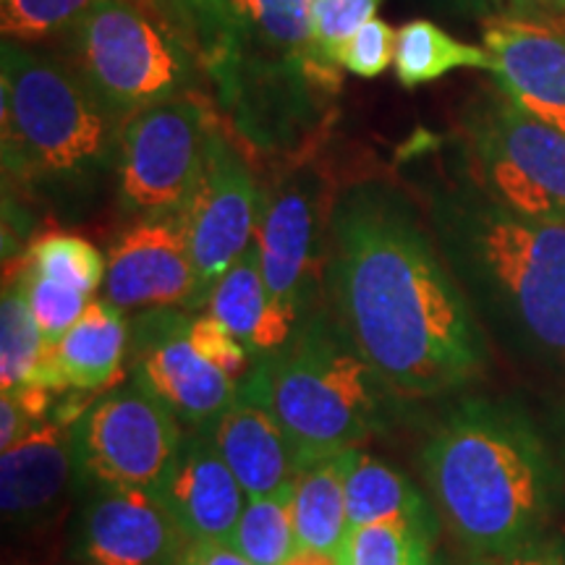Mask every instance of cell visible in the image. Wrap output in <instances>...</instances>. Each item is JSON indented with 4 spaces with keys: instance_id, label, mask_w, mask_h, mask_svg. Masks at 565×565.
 I'll list each match as a JSON object with an SVG mask.
<instances>
[{
    "instance_id": "cell-27",
    "label": "cell",
    "mask_w": 565,
    "mask_h": 565,
    "mask_svg": "<svg viewBox=\"0 0 565 565\" xmlns=\"http://www.w3.org/2000/svg\"><path fill=\"white\" fill-rule=\"evenodd\" d=\"M433 536L408 521L351 526L333 557L335 565H435Z\"/></svg>"
},
{
    "instance_id": "cell-6",
    "label": "cell",
    "mask_w": 565,
    "mask_h": 565,
    "mask_svg": "<svg viewBox=\"0 0 565 565\" xmlns=\"http://www.w3.org/2000/svg\"><path fill=\"white\" fill-rule=\"evenodd\" d=\"M3 162L24 179H84L108 162L121 124L66 63L6 42L0 51Z\"/></svg>"
},
{
    "instance_id": "cell-3",
    "label": "cell",
    "mask_w": 565,
    "mask_h": 565,
    "mask_svg": "<svg viewBox=\"0 0 565 565\" xmlns=\"http://www.w3.org/2000/svg\"><path fill=\"white\" fill-rule=\"evenodd\" d=\"M427 212L456 280L534 351L565 362V217L521 215L469 186H435Z\"/></svg>"
},
{
    "instance_id": "cell-20",
    "label": "cell",
    "mask_w": 565,
    "mask_h": 565,
    "mask_svg": "<svg viewBox=\"0 0 565 565\" xmlns=\"http://www.w3.org/2000/svg\"><path fill=\"white\" fill-rule=\"evenodd\" d=\"M204 307L210 317H215L252 351V356L282 349L291 341L296 324L301 322L275 303L254 242L212 286Z\"/></svg>"
},
{
    "instance_id": "cell-11",
    "label": "cell",
    "mask_w": 565,
    "mask_h": 565,
    "mask_svg": "<svg viewBox=\"0 0 565 565\" xmlns=\"http://www.w3.org/2000/svg\"><path fill=\"white\" fill-rule=\"evenodd\" d=\"M263 215V194L244 154L215 129L204 171L192 196L179 210L192 252L200 299L207 301L217 280L249 249Z\"/></svg>"
},
{
    "instance_id": "cell-38",
    "label": "cell",
    "mask_w": 565,
    "mask_h": 565,
    "mask_svg": "<svg viewBox=\"0 0 565 565\" xmlns=\"http://www.w3.org/2000/svg\"><path fill=\"white\" fill-rule=\"evenodd\" d=\"M286 565H335V557L328 553H315V550H299Z\"/></svg>"
},
{
    "instance_id": "cell-19",
    "label": "cell",
    "mask_w": 565,
    "mask_h": 565,
    "mask_svg": "<svg viewBox=\"0 0 565 565\" xmlns=\"http://www.w3.org/2000/svg\"><path fill=\"white\" fill-rule=\"evenodd\" d=\"M158 498L194 542H231L249 494L202 429H186Z\"/></svg>"
},
{
    "instance_id": "cell-9",
    "label": "cell",
    "mask_w": 565,
    "mask_h": 565,
    "mask_svg": "<svg viewBox=\"0 0 565 565\" xmlns=\"http://www.w3.org/2000/svg\"><path fill=\"white\" fill-rule=\"evenodd\" d=\"M217 126L192 92L150 105L121 126L118 194L141 217L171 215L192 196Z\"/></svg>"
},
{
    "instance_id": "cell-14",
    "label": "cell",
    "mask_w": 565,
    "mask_h": 565,
    "mask_svg": "<svg viewBox=\"0 0 565 565\" xmlns=\"http://www.w3.org/2000/svg\"><path fill=\"white\" fill-rule=\"evenodd\" d=\"M189 536L152 490H92L76 526L87 565H179Z\"/></svg>"
},
{
    "instance_id": "cell-32",
    "label": "cell",
    "mask_w": 565,
    "mask_h": 565,
    "mask_svg": "<svg viewBox=\"0 0 565 565\" xmlns=\"http://www.w3.org/2000/svg\"><path fill=\"white\" fill-rule=\"evenodd\" d=\"M395 61V32L387 21L374 17L343 47L341 66L362 79H377Z\"/></svg>"
},
{
    "instance_id": "cell-23",
    "label": "cell",
    "mask_w": 565,
    "mask_h": 565,
    "mask_svg": "<svg viewBox=\"0 0 565 565\" xmlns=\"http://www.w3.org/2000/svg\"><path fill=\"white\" fill-rule=\"evenodd\" d=\"M377 521H408L435 532L433 511L404 471L359 450L349 477V529Z\"/></svg>"
},
{
    "instance_id": "cell-29",
    "label": "cell",
    "mask_w": 565,
    "mask_h": 565,
    "mask_svg": "<svg viewBox=\"0 0 565 565\" xmlns=\"http://www.w3.org/2000/svg\"><path fill=\"white\" fill-rule=\"evenodd\" d=\"M97 0H0V32L6 42H38L71 32Z\"/></svg>"
},
{
    "instance_id": "cell-15",
    "label": "cell",
    "mask_w": 565,
    "mask_h": 565,
    "mask_svg": "<svg viewBox=\"0 0 565 565\" xmlns=\"http://www.w3.org/2000/svg\"><path fill=\"white\" fill-rule=\"evenodd\" d=\"M254 244L275 303L301 320L320 252V196L309 175H294L265 196Z\"/></svg>"
},
{
    "instance_id": "cell-37",
    "label": "cell",
    "mask_w": 565,
    "mask_h": 565,
    "mask_svg": "<svg viewBox=\"0 0 565 565\" xmlns=\"http://www.w3.org/2000/svg\"><path fill=\"white\" fill-rule=\"evenodd\" d=\"M503 565H565V545L547 536H536L534 542L505 555Z\"/></svg>"
},
{
    "instance_id": "cell-40",
    "label": "cell",
    "mask_w": 565,
    "mask_h": 565,
    "mask_svg": "<svg viewBox=\"0 0 565 565\" xmlns=\"http://www.w3.org/2000/svg\"><path fill=\"white\" fill-rule=\"evenodd\" d=\"M471 565H498V563H490V561H477V563H471Z\"/></svg>"
},
{
    "instance_id": "cell-16",
    "label": "cell",
    "mask_w": 565,
    "mask_h": 565,
    "mask_svg": "<svg viewBox=\"0 0 565 565\" xmlns=\"http://www.w3.org/2000/svg\"><path fill=\"white\" fill-rule=\"evenodd\" d=\"M498 87L513 105L565 134V32L524 19L484 26Z\"/></svg>"
},
{
    "instance_id": "cell-7",
    "label": "cell",
    "mask_w": 565,
    "mask_h": 565,
    "mask_svg": "<svg viewBox=\"0 0 565 565\" xmlns=\"http://www.w3.org/2000/svg\"><path fill=\"white\" fill-rule=\"evenodd\" d=\"M71 68L126 124L150 105L186 95L194 61L168 21L137 0H97L68 32Z\"/></svg>"
},
{
    "instance_id": "cell-28",
    "label": "cell",
    "mask_w": 565,
    "mask_h": 565,
    "mask_svg": "<svg viewBox=\"0 0 565 565\" xmlns=\"http://www.w3.org/2000/svg\"><path fill=\"white\" fill-rule=\"evenodd\" d=\"M24 265L45 278L92 296V299L105 282V270H108L103 254L71 233H47L38 238L26 252Z\"/></svg>"
},
{
    "instance_id": "cell-21",
    "label": "cell",
    "mask_w": 565,
    "mask_h": 565,
    "mask_svg": "<svg viewBox=\"0 0 565 565\" xmlns=\"http://www.w3.org/2000/svg\"><path fill=\"white\" fill-rule=\"evenodd\" d=\"M126 349L129 322L124 309L108 299H92L68 333L51 345L55 387L79 393L110 387L121 374Z\"/></svg>"
},
{
    "instance_id": "cell-25",
    "label": "cell",
    "mask_w": 565,
    "mask_h": 565,
    "mask_svg": "<svg viewBox=\"0 0 565 565\" xmlns=\"http://www.w3.org/2000/svg\"><path fill=\"white\" fill-rule=\"evenodd\" d=\"M395 76L401 87L414 89L443 79L456 68L492 71V55L484 47L456 40L427 19H414L395 32Z\"/></svg>"
},
{
    "instance_id": "cell-24",
    "label": "cell",
    "mask_w": 565,
    "mask_h": 565,
    "mask_svg": "<svg viewBox=\"0 0 565 565\" xmlns=\"http://www.w3.org/2000/svg\"><path fill=\"white\" fill-rule=\"evenodd\" d=\"M51 345L34 320L19 278L6 286L0 303V385L3 391L38 385L58 393L51 364Z\"/></svg>"
},
{
    "instance_id": "cell-34",
    "label": "cell",
    "mask_w": 565,
    "mask_h": 565,
    "mask_svg": "<svg viewBox=\"0 0 565 565\" xmlns=\"http://www.w3.org/2000/svg\"><path fill=\"white\" fill-rule=\"evenodd\" d=\"M51 393L47 387L26 385L17 391H3L0 401V448H9L40 422L51 419Z\"/></svg>"
},
{
    "instance_id": "cell-12",
    "label": "cell",
    "mask_w": 565,
    "mask_h": 565,
    "mask_svg": "<svg viewBox=\"0 0 565 565\" xmlns=\"http://www.w3.org/2000/svg\"><path fill=\"white\" fill-rule=\"evenodd\" d=\"M134 383L158 398L183 429L210 427L242 387L196 349L186 317L173 309L145 312L139 341H134Z\"/></svg>"
},
{
    "instance_id": "cell-26",
    "label": "cell",
    "mask_w": 565,
    "mask_h": 565,
    "mask_svg": "<svg viewBox=\"0 0 565 565\" xmlns=\"http://www.w3.org/2000/svg\"><path fill=\"white\" fill-rule=\"evenodd\" d=\"M228 545L254 565H286L291 561L301 550L294 519V482L246 500Z\"/></svg>"
},
{
    "instance_id": "cell-39",
    "label": "cell",
    "mask_w": 565,
    "mask_h": 565,
    "mask_svg": "<svg viewBox=\"0 0 565 565\" xmlns=\"http://www.w3.org/2000/svg\"><path fill=\"white\" fill-rule=\"evenodd\" d=\"M515 9H536V6H565V0H503Z\"/></svg>"
},
{
    "instance_id": "cell-4",
    "label": "cell",
    "mask_w": 565,
    "mask_h": 565,
    "mask_svg": "<svg viewBox=\"0 0 565 565\" xmlns=\"http://www.w3.org/2000/svg\"><path fill=\"white\" fill-rule=\"evenodd\" d=\"M204 66L238 131L267 147L307 129L341 71L315 47V0H221Z\"/></svg>"
},
{
    "instance_id": "cell-1",
    "label": "cell",
    "mask_w": 565,
    "mask_h": 565,
    "mask_svg": "<svg viewBox=\"0 0 565 565\" xmlns=\"http://www.w3.org/2000/svg\"><path fill=\"white\" fill-rule=\"evenodd\" d=\"M335 322L387 387L433 398L484 370V338L437 238L398 186L353 183L330 207Z\"/></svg>"
},
{
    "instance_id": "cell-13",
    "label": "cell",
    "mask_w": 565,
    "mask_h": 565,
    "mask_svg": "<svg viewBox=\"0 0 565 565\" xmlns=\"http://www.w3.org/2000/svg\"><path fill=\"white\" fill-rule=\"evenodd\" d=\"M103 291L124 312L200 307V280L179 212L141 217L118 236Z\"/></svg>"
},
{
    "instance_id": "cell-30",
    "label": "cell",
    "mask_w": 565,
    "mask_h": 565,
    "mask_svg": "<svg viewBox=\"0 0 565 565\" xmlns=\"http://www.w3.org/2000/svg\"><path fill=\"white\" fill-rule=\"evenodd\" d=\"M17 278L21 282V288H24L34 320H38L47 343H58L92 301V296L45 278V275L30 270L26 265L21 267Z\"/></svg>"
},
{
    "instance_id": "cell-2",
    "label": "cell",
    "mask_w": 565,
    "mask_h": 565,
    "mask_svg": "<svg viewBox=\"0 0 565 565\" xmlns=\"http://www.w3.org/2000/svg\"><path fill=\"white\" fill-rule=\"evenodd\" d=\"M435 505L463 547L511 555L555 513L561 466L526 414L500 401H463L424 445Z\"/></svg>"
},
{
    "instance_id": "cell-18",
    "label": "cell",
    "mask_w": 565,
    "mask_h": 565,
    "mask_svg": "<svg viewBox=\"0 0 565 565\" xmlns=\"http://www.w3.org/2000/svg\"><path fill=\"white\" fill-rule=\"evenodd\" d=\"M74 482H79L74 424L51 416L0 454V508L6 526L30 532L51 521Z\"/></svg>"
},
{
    "instance_id": "cell-8",
    "label": "cell",
    "mask_w": 565,
    "mask_h": 565,
    "mask_svg": "<svg viewBox=\"0 0 565 565\" xmlns=\"http://www.w3.org/2000/svg\"><path fill=\"white\" fill-rule=\"evenodd\" d=\"M183 435L181 422L145 387H116L76 416V475L89 490L158 492Z\"/></svg>"
},
{
    "instance_id": "cell-31",
    "label": "cell",
    "mask_w": 565,
    "mask_h": 565,
    "mask_svg": "<svg viewBox=\"0 0 565 565\" xmlns=\"http://www.w3.org/2000/svg\"><path fill=\"white\" fill-rule=\"evenodd\" d=\"M383 0H315V47L333 68H343V47L366 21L374 19Z\"/></svg>"
},
{
    "instance_id": "cell-22",
    "label": "cell",
    "mask_w": 565,
    "mask_h": 565,
    "mask_svg": "<svg viewBox=\"0 0 565 565\" xmlns=\"http://www.w3.org/2000/svg\"><path fill=\"white\" fill-rule=\"evenodd\" d=\"M362 448L317 458L294 477V519L301 550L335 555L349 532V477Z\"/></svg>"
},
{
    "instance_id": "cell-35",
    "label": "cell",
    "mask_w": 565,
    "mask_h": 565,
    "mask_svg": "<svg viewBox=\"0 0 565 565\" xmlns=\"http://www.w3.org/2000/svg\"><path fill=\"white\" fill-rule=\"evenodd\" d=\"M183 24L200 42L202 55L207 58L221 34V0H168Z\"/></svg>"
},
{
    "instance_id": "cell-33",
    "label": "cell",
    "mask_w": 565,
    "mask_h": 565,
    "mask_svg": "<svg viewBox=\"0 0 565 565\" xmlns=\"http://www.w3.org/2000/svg\"><path fill=\"white\" fill-rule=\"evenodd\" d=\"M186 333L192 338L196 349L210 359L212 364L221 366L225 374H231L233 380L246 377V372L252 370V351L231 333L228 328H223L215 317L210 315H196L186 317Z\"/></svg>"
},
{
    "instance_id": "cell-5",
    "label": "cell",
    "mask_w": 565,
    "mask_h": 565,
    "mask_svg": "<svg viewBox=\"0 0 565 565\" xmlns=\"http://www.w3.org/2000/svg\"><path fill=\"white\" fill-rule=\"evenodd\" d=\"M254 364L294 445L296 471L359 448L385 427V395L393 391L330 312L296 324L291 341L254 356Z\"/></svg>"
},
{
    "instance_id": "cell-10",
    "label": "cell",
    "mask_w": 565,
    "mask_h": 565,
    "mask_svg": "<svg viewBox=\"0 0 565 565\" xmlns=\"http://www.w3.org/2000/svg\"><path fill=\"white\" fill-rule=\"evenodd\" d=\"M482 192L521 215L565 217V134L536 121L508 97H490L469 124Z\"/></svg>"
},
{
    "instance_id": "cell-17",
    "label": "cell",
    "mask_w": 565,
    "mask_h": 565,
    "mask_svg": "<svg viewBox=\"0 0 565 565\" xmlns=\"http://www.w3.org/2000/svg\"><path fill=\"white\" fill-rule=\"evenodd\" d=\"M249 498L280 490L296 477V454L275 416L257 364L246 372L236 401L202 429Z\"/></svg>"
},
{
    "instance_id": "cell-36",
    "label": "cell",
    "mask_w": 565,
    "mask_h": 565,
    "mask_svg": "<svg viewBox=\"0 0 565 565\" xmlns=\"http://www.w3.org/2000/svg\"><path fill=\"white\" fill-rule=\"evenodd\" d=\"M179 565H254L231 547L228 542H194L189 540L179 557Z\"/></svg>"
}]
</instances>
